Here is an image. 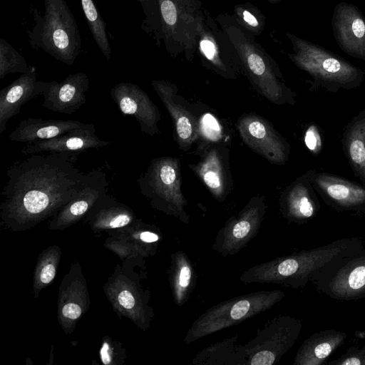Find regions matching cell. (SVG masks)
<instances>
[{
    "label": "cell",
    "mask_w": 365,
    "mask_h": 365,
    "mask_svg": "<svg viewBox=\"0 0 365 365\" xmlns=\"http://www.w3.org/2000/svg\"><path fill=\"white\" fill-rule=\"evenodd\" d=\"M42 106L51 111L72 114L86 101L89 79L84 72L68 75L62 82L40 81Z\"/></svg>",
    "instance_id": "7c38bea8"
},
{
    "label": "cell",
    "mask_w": 365,
    "mask_h": 365,
    "mask_svg": "<svg viewBox=\"0 0 365 365\" xmlns=\"http://www.w3.org/2000/svg\"><path fill=\"white\" fill-rule=\"evenodd\" d=\"M278 272L284 277H292L296 272L294 259L291 257L282 261L277 267Z\"/></svg>",
    "instance_id": "4dcf8cb0"
},
{
    "label": "cell",
    "mask_w": 365,
    "mask_h": 365,
    "mask_svg": "<svg viewBox=\"0 0 365 365\" xmlns=\"http://www.w3.org/2000/svg\"><path fill=\"white\" fill-rule=\"evenodd\" d=\"M197 50L202 61L219 74L232 76L240 63L228 36L205 9L200 24Z\"/></svg>",
    "instance_id": "52a82bcc"
},
{
    "label": "cell",
    "mask_w": 365,
    "mask_h": 365,
    "mask_svg": "<svg viewBox=\"0 0 365 365\" xmlns=\"http://www.w3.org/2000/svg\"><path fill=\"white\" fill-rule=\"evenodd\" d=\"M313 281L317 289L331 299L350 301L365 297V246L329 266Z\"/></svg>",
    "instance_id": "8992f818"
},
{
    "label": "cell",
    "mask_w": 365,
    "mask_h": 365,
    "mask_svg": "<svg viewBox=\"0 0 365 365\" xmlns=\"http://www.w3.org/2000/svg\"><path fill=\"white\" fill-rule=\"evenodd\" d=\"M328 365H365V345L361 348L349 347L344 354Z\"/></svg>",
    "instance_id": "4316f807"
},
{
    "label": "cell",
    "mask_w": 365,
    "mask_h": 365,
    "mask_svg": "<svg viewBox=\"0 0 365 365\" xmlns=\"http://www.w3.org/2000/svg\"><path fill=\"white\" fill-rule=\"evenodd\" d=\"M195 170L215 195L220 196L227 188L225 164L217 150L209 151L196 166Z\"/></svg>",
    "instance_id": "7402d4cb"
},
{
    "label": "cell",
    "mask_w": 365,
    "mask_h": 365,
    "mask_svg": "<svg viewBox=\"0 0 365 365\" xmlns=\"http://www.w3.org/2000/svg\"><path fill=\"white\" fill-rule=\"evenodd\" d=\"M108 185L104 171L101 168L92 170L87 173V179L83 188L65 205L59 218L74 219L81 217L93 207L101 195L106 193Z\"/></svg>",
    "instance_id": "d6986e66"
},
{
    "label": "cell",
    "mask_w": 365,
    "mask_h": 365,
    "mask_svg": "<svg viewBox=\"0 0 365 365\" xmlns=\"http://www.w3.org/2000/svg\"><path fill=\"white\" fill-rule=\"evenodd\" d=\"M110 142L102 140L96 135L93 123L72 130L60 136L27 144L21 150L24 155L43 152L63 153L76 156L91 148L106 147Z\"/></svg>",
    "instance_id": "4fadbf2b"
},
{
    "label": "cell",
    "mask_w": 365,
    "mask_h": 365,
    "mask_svg": "<svg viewBox=\"0 0 365 365\" xmlns=\"http://www.w3.org/2000/svg\"><path fill=\"white\" fill-rule=\"evenodd\" d=\"M39 95L41 88L34 66H30L26 73L3 88L0 91V134L6 130L8 121L19 113L21 107Z\"/></svg>",
    "instance_id": "2e32d148"
},
{
    "label": "cell",
    "mask_w": 365,
    "mask_h": 365,
    "mask_svg": "<svg viewBox=\"0 0 365 365\" xmlns=\"http://www.w3.org/2000/svg\"><path fill=\"white\" fill-rule=\"evenodd\" d=\"M250 230V222L247 220H242L235 225L232 231V234L237 238H242L247 235Z\"/></svg>",
    "instance_id": "d590c367"
},
{
    "label": "cell",
    "mask_w": 365,
    "mask_h": 365,
    "mask_svg": "<svg viewBox=\"0 0 365 365\" xmlns=\"http://www.w3.org/2000/svg\"><path fill=\"white\" fill-rule=\"evenodd\" d=\"M250 309V302L242 300L235 304L230 311V316L233 319H239L244 317Z\"/></svg>",
    "instance_id": "1f68e13d"
},
{
    "label": "cell",
    "mask_w": 365,
    "mask_h": 365,
    "mask_svg": "<svg viewBox=\"0 0 365 365\" xmlns=\"http://www.w3.org/2000/svg\"><path fill=\"white\" fill-rule=\"evenodd\" d=\"M151 85L170 113L180 148L187 150L198 136V124L190 112L175 98L177 87L165 80H153Z\"/></svg>",
    "instance_id": "9a60e30c"
},
{
    "label": "cell",
    "mask_w": 365,
    "mask_h": 365,
    "mask_svg": "<svg viewBox=\"0 0 365 365\" xmlns=\"http://www.w3.org/2000/svg\"><path fill=\"white\" fill-rule=\"evenodd\" d=\"M286 200L290 213L298 219H311L320 209L319 199L307 172L288 187Z\"/></svg>",
    "instance_id": "44dd1931"
},
{
    "label": "cell",
    "mask_w": 365,
    "mask_h": 365,
    "mask_svg": "<svg viewBox=\"0 0 365 365\" xmlns=\"http://www.w3.org/2000/svg\"><path fill=\"white\" fill-rule=\"evenodd\" d=\"M81 7L96 45L107 61L111 57V48L106 23L93 0H80Z\"/></svg>",
    "instance_id": "603a6c76"
},
{
    "label": "cell",
    "mask_w": 365,
    "mask_h": 365,
    "mask_svg": "<svg viewBox=\"0 0 365 365\" xmlns=\"http://www.w3.org/2000/svg\"><path fill=\"white\" fill-rule=\"evenodd\" d=\"M118 300L119 304L125 309H132L135 304L133 294L128 290H123L118 294Z\"/></svg>",
    "instance_id": "e575fe53"
},
{
    "label": "cell",
    "mask_w": 365,
    "mask_h": 365,
    "mask_svg": "<svg viewBox=\"0 0 365 365\" xmlns=\"http://www.w3.org/2000/svg\"><path fill=\"white\" fill-rule=\"evenodd\" d=\"M232 17L240 27L252 36H259L266 24L265 16L250 2L236 4Z\"/></svg>",
    "instance_id": "cb8c5ba5"
},
{
    "label": "cell",
    "mask_w": 365,
    "mask_h": 365,
    "mask_svg": "<svg viewBox=\"0 0 365 365\" xmlns=\"http://www.w3.org/2000/svg\"><path fill=\"white\" fill-rule=\"evenodd\" d=\"M63 315L70 319H76L81 314V309L77 304L68 303L63 307Z\"/></svg>",
    "instance_id": "d6a6232c"
},
{
    "label": "cell",
    "mask_w": 365,
    "mask_h": 365,
    "mask_svg": "<svg viewBox=\"0 0 365 365\" xmlns=\"http://www.w3.org/2000/svg\"><path fill=\"white\" fill-rule=\"evenodd\" d=\"M101 358L104 364H108L110 362V356L109 354V346L108 343L105 342L101 349Z\"/></svg>",
    "instance_id": "74e56055"
},
{
    "label": "cell",
    "mask_w": 365,
    "mask_h": 365,
    "mask_svg": "<svg viewBox=\"0 0 365 365\" xmlns=\"http://www.w3.org/2000/svg\"><path fill=\"white\" fill-rule=\"evenodd\" d=\"M269 3L271 4H275V3H277L282 0H267Z\"/></svg>",
    "instance_id": "ab89813d"
},
{
    "label": "cell",
    "mask_w": 365,
    "mask_h": 365,
    "mask_svg": "<svg viewBox=\"0 0 365 365\" xmlns=\"http://www.w3.org/2000/svg\"><path fill=\"white\" fill-rule=\"evenodd\" d=\"M237 128L247 146L270 163L282 165L287 160L289 144L263 118L244 115L239 120Z\"/></svg>",
    "instance_id": "9c48e42d"
},
{
    "label": "cell",
    "mask_w": 365,
    "mask_h": 365,
    "mask_svg": "<svg viewBox=\"0 0 365 365\" xmlns=\"http://www.w3.org/2000/svg\"><path fill=\"white\" fill-rule=\"evenodd\" d=\"M110 96L123 115L136 119L142 133L152 136L160 133L158 128L160 119L159 109L138 85L118 83L111 88Z\"/></svg>",
    "instance_id": "8fae6325"
},
{
    "label": "cell",
    "mask_w": 365,
    "mask_h": 365,
    "mask_svg": "<svg viewBox=\"0 0 365 365\" xmlns=\"http://www.w3.org/2000/svg\"><path fill=\"white\" fill-rule=\"evenodd\" d=\"M137 182L140 192L147 197L173 202L181 201L180 167L177 158L153 159Z\"/></svg>",
    "instance_id": "30bf717a"
},
{
    "label": "cell",
    "mask_w": 365,
    "mask_h": 365,
    "mask_svg": "<svg viewBox=\"0 0 365 365\" xmlns=\"http://www.w3.org/2000/svg\"><path fill=\"white\" fill-rule=\"evenodd\" d=\"M56 268L53 264H47L43 267L40 272V280L44 284H49L55 277Z\"/></svg>",
    "instance_id": "836d02e7"
},
{
    "label": "cell",
    "mask_w": 365,
    "mask_h": 365,
    "mask_svg": "<svg viewBox=\"0 0 365 365\" xmlns=\"http://www.w3.org/2000/svg\"><path fill=\"white\" fill-rule=\"evenodd\" d=\"M77 157L53 153L31 154L7 171L4 210L21 217H38L65 206L83 188L87 173L75 165Z\"/></svg>",
    "instance_id": "6da1fadb"
},
{
    "label": "cell",
    "mask_w": 365,
    "mask_h": 365,
    "mask_svg": "<svg viewBox=\"0 0 365 365\" xmlns=\"http://www.w3.org/2000/svg\"><path fill=\"white\" fill-rule=\"evenodd\" d=\"M274 355L269 351H262L256 354L251 361L252 365H271L274 361Z\"/></svg>",
    "instance_id": "f546056e"
},
{
    "label": "cell",
    "mask_w": 365,
    "mask_h": 365,
    "mask_svg": "<svg viewBox=\"0 0 365 365\" xmlns=\"http://www.w3.org/2000/svg\"><path fill=\"white\" fill-rule=\"evenodd\" d=\"M347 334L335 329L314 333L304 343L298 362L303 365H322L344 343Z\"/></svg>",
    "instance_id": "ffe728a7"
},
{
    "label": "cell",
    "mask_w": 365,
    "mask_h": 365,
    "mask_svg": "<svg viewBox=\"0 0 365 365\" xmlns=\"http://www.w3.org/2000/svg\"><path fill=\"white\" fill-rule=\"evenodd\" d=\"M43 15L31 11L35 24L28 33L32 48L46 53L68 66H71L81 51V38L78 25L66 0H44Z\"/></svg>",
    "instance_id": "7a4b0ae2"
},
{
    "label": "cell",
    "mask_w": 365,
    "mask_h": 365,
    "mask_svg": "<svg viewBox=\"0 0 365 365\" xmlns=\"http://www.w3.org/2000/svg\"><path fill=\"white\" fill-rule=\"evenodd\" d=\"M304 143L314 155L319 154L322 148V140L319 130L314 124L310 125L305 131Z\"/></svg>",
    "instance_id": "83f0119b"
},
{
    "label": "cell",
    "mask_w": 365,
    "mask_h": 365,
    "mask_svg": "<svg viewBox=\"0 0 365 365\" xmlns=\"http://www.w3.org/2000/svg\"><path fill=\"white\" fill-rule=\"evenodd\" d=\"M229 37L248 76L267 99L276 104L295 103V93L279 80L272 58L232 16L220 14L216 17Z\"/></svg>",
    "instance_id": "3957f363"
},
{
    "label": "cell",
    "mask_w": 365,
    "mask_h": 365,
    "mask_svg": "<svg viewBox=\"0 0 365 365\" xmlns=\"http://www.w3.org/2000/svg\"><path fill=\"white\" fill-rule=\"evenodd\" d=\"M145 15L141 23V29L148 34L153 36L158 46H160V16L158 0H137Z\"/></svg>",
    "instance_id": "484cf974"
},
{
    "label": "cell",
    "mask_w": 365,
    "mask_h": 365,
    "mask_svg": "<svg viewBox=\"0 0 365 365\" xmlns=\"http://www.w3.org/2000/svg\"><path fill=\"white\" fill-rule=\"evenodd\" d=\"M160 39L173 57L191 61L197 50L200 24L205 9L200 0H158Z\"/></svg>",
    "instance_id": "5b68a950"
},
{
    "label": "cell",
    "mask_w": 365,
    "mask_h": 365,
    "mask_svg": "<svg viewBox=\"0 0 365 365\" xmlns=\"http://www.w3.org/2000/svg\"><path fill=\"white\" fill-rule=\"evenodd\" d=\"M133 218V215L129 209L125 210L112 218L103 222L106 227L110 228L123 227L128 225Z\"/></svg>",
    "instance_id": "f1b7e54d"
},
{
    "label": "cell",
    "mask_w": 365,
    "mask_h": 365,
    "mask_svg": "<svg viewBox=\"0 0 365 365\" xmlns=\"http://www.w3.org/2000/svg\"><path fill=\"white\" fill-rule=\"evenodd\" d=\"M29 66L22 55L6 40L0 38V78L9 73H26Z\"/></svg>",
    "instance_id": "d4e9b609"
},
{
    "label": "cell",
    "mask_w": 365,
    "mask_h": 365,
    "mask_svg": "<svg viewBox=\"0 0 365 365\" xmlns=\"http://www.w3.org/2000/svg\"><path fill=\"white\" fill-rule=\"evenodd\" d=\"M191 272L188 267H183L180 274V284L182 287L188 286L190 280Z\"/></svg>",
    "instance_id": "8d00e7d4"
},
{
    "label": "cell",
    "mask_w": 365,
    "mask_h": 365,
    "mask_svg": "<svg viewBox=\"0 0 365 365\" xmlns=\"http://www.w3.org/2000/svg\"><path fill=\"white\" fill-rule=\"evenodd\" d=\"M335 38L350 56L365 61V21L356 7L339 4L332 18Z\"/></svg>",
    "instance_id": "5bb4252c"
},
{
    "label": "cell",
    "mask_w": 365,
    "mask_h": 365,
    "mask_svg": "<svg viewBox=\"0 0 365 365\" xmlns=\"http://www.w3.org/2000/svg\"><path fill=\"white\" fill-rule=\"evenodd\" d=\"M286 36L294 51L289 58L312 77L313 90L323 88L336 93L340 89L356 88L362 83L365 73L360 68L289 32Z\"/></svg>",
    "instance_id": "277c9868"
},
{
    "label": "cell",
    "mask_w": 365,
    "mask_h": 365,
    "mask_svg": "<svg viewBox=\"0 0 365 365\" xmlns=\"http://www.w3.org/2000/svg\"><path fill=\"white\" fill-rule=\"evenodd\" d=\"M87 123L77 120H43L28 118L21 120L9 135L11 141L31 144L53 138Z\"/></svg>",
    "instance_id": "e0dca14e"
},
{
    "label": "cell",
    "mask_w": 365,
    "mask_h": 365,
    "mask_svg": "<svg viewBox=\"0 0 365 365\" xmlns=\"http://www.w3.org/2000/svg\"><path fill=\"white\" fill-rule=\"evenodd\" d=\"M307 173L316 192L329 207L339 212L365 214V184L327 172Z\"/></svg>",
    "instance_id": "ba28073f"
},
{
    "label": "cell",
    "mask_w": 365,
    "mask_h": 365,
    "mask_svg": "<svg viewBox=\"0 0 365 365\" xmlns=\"http://www.w3.org/2000/svg\"><path fill=\"white\" fill-rule=\"evenodd\" d=\"M140 238L143 242H153L158 240V236L153 232H143L140 235Z\"/></svg>",
    "instance_id": "f35d334b"
},
{
    "label": "cell",
    "mask_w": 365,
    "mask_h": 365,
    "mask_svg": "<svg viewBox=\"0 0 365 365\" xmlns=\"http://www.w3.org/2000/svg\"><path fill=\"white\" fill-rule=\"evenodd\" d=\"M341 144L355 176L365 184V109L346 125Z\"/></svg>",
    "instance_id": "ac0fdd59"
}]
</instances>
